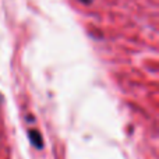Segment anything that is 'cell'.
I'll return each mask as SVG.
<instances>
[{
  "label": "cell",
  "mask_w": 159,
  "mask_h": 159,
  "mask_svg": "<svg viewBox=\"0 0 159 159\" xmlns=\"http://www.w3.org/2000/svg\"><path fill=\"white\" fill-rule=\"evenodd\" d=\"M2 99H3V98H2V95H0V102H2Z\"/></svg>",
  "instance_id": "3957f363"
},
{
  "label": "cell",
  "mask_w": 159,
  "mask_h": 159,
  "mask_svg": "<svg viewBox=\"0 0 159 159\" xmlns=\"http://www.w3.org/2000/svg\"><path fill=\"white\" fill-rule=\"evenodd\" d=\"M80 2H81V3H85V4H89L92 0H80Z\"/></svg>",
  "instance_id": "7a4b0ae2"
},
{
  "label": "cell",
  "mask_w": 159,
  "mask_h": 159,
  "mask_svg": "<svg viewBox=\"0 0 159 159\" xmlns=\"http://www.w3.org/2000/svg\"><path fill=\"white\" fill-rule=\"evenodd\" d=\"M28 137L30 141L36 149H42L43 148V140H42V135L38 130H30L28 131Z\"/></svg>",
  "instance_id": "6da1fadb"
}]
</instances>
